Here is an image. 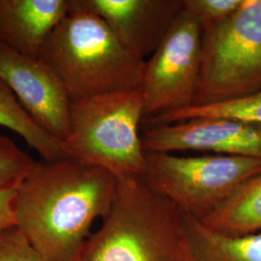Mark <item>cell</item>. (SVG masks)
<instances>
[{
	"label": "cell",
	"instance_id": "6da1fadb",
	"mask_svg": "<svg viewBox=\"0 0 261 261\" xmlns=\"http://www.w3.org/2000/svg\"><path fill=\"white\" fill-rule=\"evenodd\" d=\"M116 189V178L99 167L70 158L36 163L17 188L15 226L45 261H77Z\"/></svg>",
	"mask_w": 261,
	"mask_h": 261
},
{
	"label": "cell",
	"instance_id": "7a4b0ae2",
	"mask_svg": "<svg viewBox=\"0 0 261 261\" xmlns=\"http://www.w3.org/2000/svg\"><path fill=\"white\" fill-rule=\"evenodd\" d=\"M102 221L77 261H193L185 215L141 179L117 180Z\"/></svg>",
	"mask_w": 261,
	"mask_h": 261
},
{
	"label": "cell",
	"instance_id": "3957f363",
	"mask_svg": "<svg viewBox=\"0 0 261 261\" xmlns=\"http://www.w3.org/2000/svg\"><path fill=\"white\" fill-rule=\"evenodd\" d=\"M39 57L71 101L140 88L145 68L98 16L69 11L47 38Z\"/></svg>",
	"mask_w": 261,
	"mask_h": 261
},
{
	"label": "cell",
	"instance_id": "277c9868",
	"mask_svg": "<svg viewBox=\"0 0 261 261\" xmlns=\"http://www.w3.org/2000/svg\"><path fill=\"white\" fill-rule=\"evenodd\" d=\"M143 121L140 88L71 101L68 158L103 168L116 180L143 176L145 151L140 135Z\"/></svg>",
	"mask_w": 261,
	"mask_h": 261
},
{
	"label": "cell",
	"instance_id": "5b68a950",
	"mask_svg": "<svg viewBox=\"0 0 261 261\" xmlns=\"http://www.w3.org/2000/svg\"><path fill=\"white\" fill-rule=\"evenodd\" d=\"M261 91V0H244L229 18L202 29L201 69L194 106Z\"/></svg>",
	"mask_w": 261,
	"mask_h": 261
},
{
	"label": "cell",
	"instance_id": "8992f818",
	"mask_svg": "<svg viewBox=\"0 0 261 261\" xmlns=\"http://www.w3.org/2000/svg\"><path fill=\"white\" fill-rule=\"evenodd\" d=\"M141 181L184 213L202 221L245 181L261 170V160L225 155L179 157L145 151Z\"/></svg>",
	"mask_w": 261,
	"mask_h": 261
},
{
	"label": "cell",
	"instance_id": "52a82bcc",
	"mask_svg": "<svg viewBox=\"0 0 261 261\" xmlns=\"http://www.w3.org/2000/svg\"><path fill=\"white\" fill-rule=\"evenodd\" d=\"M201 51L202 28L182 7L157 50L145 61L140 87L143 120L194 106Z\"/></svg>",
	"mask_w": 261,
	"mask_h": 261
},
{
	"label": "cell",
	"instance_id": "ba28073f",
	"mask_svg": "<svg viewBox=\"0 0 261 261\" xmlns=\"http://www.w3.org/2000/svg\"><path fill=\"white\" fill-rule=\"evenodd\" d=\"M141 141L151 152L202 151L261 160V124L236 118L196 117L149 126Z\"/></svg>",
	"mask_w": 261,
	"mask_h": 261
},
{
	"label": "cell",
	"instance_id": "9c48e42d",
	"mask_svg": "<svg viewBox=\"0 0 261 261\" xmlns=\"http://www.w3.org/2000/svg\"><path fill=\"white\" fill-rule=\"evenodd\" d=\"M0 80L38 124L62 142L69 135L71 100L48 66L0 45Z\"/></svg>",
	"mask_w": 261,
	"mask_h": 261
},
{
	"label": "cell",
	"instance_id": "30bf717a",
	"mask_svg": "<svg viewBox=\"0 0 261 261\" xmlns=\"http://www.w3.org/2000/svg\"><path fill=\"white\" fill-rule=\"evenodd\" d=\"M69 11L103 19L122 46L142 61L157 50L182 10V0H69Z\"/></svg>",
	"mask_w": 261,
	"mask_h": 261
},
{
	"label": "cell",
	"instance_id": "8fae6325",
	"mask_svg": "<svg viewBox=\"0 0 261 261\" xmlns=\"http://www.w3.org/2000/svg\"><path fill=\"white\" fill-rule=\"evenodd\" d=\"M69 10V0H0V45L39 57Z\"/></svg>",
	"mask_w": 261,
	"mask_h": 261
},
{
	"label": "cell",
	"instance_id": "7c38bea8",
	"mask_svg": "<svg viewBox=\"0 0 261 261\" xmlns=\"http://www.w3.org/2000/svg\"><path fill=\"white\" fill-rule=\"evenodd\" d=\"M184 215L193 261H261V232L222 233Z\"/></svg>",
	"mask_w": 261,
	"mask_h": 261
},
{
	"label": "cell",
	"instance_id": "4fadbf2b",
	"mask_svg": "<svg viewBox=\"0 0 261 261\" xmlns=\"http://www.w3.org/2000/svg\"><path fill=\"white\" fill-rule=\"evenodd\" d=\"M200 222L229 235L261 232V170L245 181L232 196Z\"/></svg>",
	"mask_w": 261,
	"mask_h": 261
},
{
	"label": "cell",
	"instance_id": "5bb4252c",
	"mask_svg": "<svg viewBox=\"0 0 261 261\" xmlns=\"http://www.w3.org/2000/svg\"><path fill=\"white\" fill-rule=\"evenodd\" d=\"M0 126L19 135L46 162L68 158L64 143L44 130L0 80Z\"/></svg>",
	"mask_w": 261,
	"mask_h": 261
},
{
	"label": "cell",
	"instance_id": "9a60e30c",
	"mask_svg": "<svg viewBox=\"0 0 261 261\" xmlns=\"http://www.w3.org/2000/svg\"><path fill=\"white\" fill-rule=\"evenodd\" d=\"M196 117H227L261 124V91L222 103L192 106L144 120L149 126L166 125Z\"/></svg>",
	"mask_w": 261,
	"mask_h": 261
},
{
	"label": "cell",
	"instance_id": "2e32d148",
	"mask_svg": "<svg viewBox=\"0 0 261 261\" xmlns=\"http://www.w3.org/2000/svg\"><path fill=\"white\" fill-rule=\"evenodd\" d=\"M36 163L13 140L0 134V189H17Z\"/></svg>",
	"mask_w": 261,
	"mask_h": 261
},
{
	"label": "cell",
	"instance_id": "e0dca14e",
	"mask_svg": "<svg viewBox=\"0 0 261 261\" xmlns=\"http://www.w3.org/2000/svg\"><path fill=\"white\" fill-rule=\"evenodd\" d=\"M243 3L244 0H182V7L204 29L229 18Z\"/></svg>",
	"mask_w": 261,
	"mask_h": 261
},
{
	"label": "cell",
	"instance_id": "ac0fdd59",
	"mask_svg": "<svg viewBox=\"0 0 261 261\" xmlns=\"http://www.w3.org/2000/svg\"><path fill=\"white\" fill-rule=\"evenodd\" d=\"M0 261H45L18 227L0 231Z\"/></svg>",
	"mask_w": 261,
	"mask_h": 261
},
{
	"label": "cell",
	"instance_id": "d6986e66",
	"mask_svg": "<svg viewBox=\"0 0 261 261\" xmlns=\"http://www.w3.org/2000/svg\"><path fill=\"white\" fill-rule=\"evenodd\" d=\"M17 189H0V231L15 226Z\"/></svg>",
	"mask_w": 261,
	"mask_h": 261
}]
</instances>
